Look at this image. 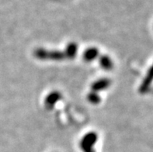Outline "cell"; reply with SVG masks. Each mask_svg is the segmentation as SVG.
Segmentation results:
<instances>
[{"label":"cell","instance_id":"cell-1","mask_svg":"<svg viewBox=\"0 0 153 152\" xmlns=\"http://www.w3.org/2000/svg\"><path fill=\"white\" fill-rule=\"evenodd\" d=\"M97 140V135L95 133H89L86 134L80 142V148L84 152H95L93 147Z\"/></svg>","mask_w":153,"mask_h":152},{"label":"cell","instance_id":"cell-2","mask_svg":"<svg viewBox=\"0 0 153 152\" xmlns=\"http://www.w3.org/2000/svg\"><path fill=\"white\" fill-rule=\"evenodd\" d=\"M110 85H111V81L109 79H100V80H98L93 83L92 85V89L96 93L97 91L103 90V89H107Z\"/></svg>","mask_w":153,"mask_h":152},{"label":"cell","instance_id":"cell-3","mask_svg":"<svg viewBox=\"0 0 153 152\" xmlns=\"http://www.w3.org/2000/svg\"><path fill=\"white\" fill-rule=\"evenodd\" d=\"M98 54H99V51L95 47L89 48L84 52L83 58L85 62H91V61L97 58Z\"/></svg>","mask_w":153,"mask_h":152},{"label":"cell","instance_id":"cell-4","mask_svg":"<svg viewBox=\"0 0 153 152\" xmlns=\"http://www.w3.org/2000/svg\"><path fill=\"white\" fill-rule=\"evenodd\" d=\"M61 96L58 92H57V93L56 92H54V93H51L46 99V102H46V105L49 106H54V104L56 102H58Z\"/></svg>","mask_w":153,"mask_h":152},{"label":"cell","instance_id":"cell-5","mask_svg":"<svg viewBox=\"0 0 153 152\" xmlns=\"http://www.w3.org/2000/svg\"><path fill=\"white\" fill-rule=\"evenodd\" d=\"M77 45L76 44L71 43L68 45L67 48L65 50V56H67L68 58H72L76 56V53H77Z\"/></svg>","mask_w":153,"mask_h":152},{"label":"cell","instance_id":"cell-6","mask_svg":"<svg viewBox=\"0 0 153 152\" xmlns=\"http://www.w3.org/2000/svg\"><path fill=\"white\" fill-rule=\"evenodd\" d=\"M100 64L103 68L106 70H111L113 67V62L108 56H103L100 60Z\"/></svg>","mask_w":153,"mask_h":152},{"label":"cell","instance_id":"cell-7","mask_svg":"<svg viewBox=\"0 0 153 152\" xmlns=\"http://www.w3.org/2000/svg\"><path fill=\"white\" fill-rule=\"evenodd\" d=\"M88 99H89V102L94 104L98 103V102L100 101V97L96 94L95 92H94V93L93 92V93H90V94L88 96Z\"/></svg>","mask_w":153,"mask_h":152}]
</instances>
